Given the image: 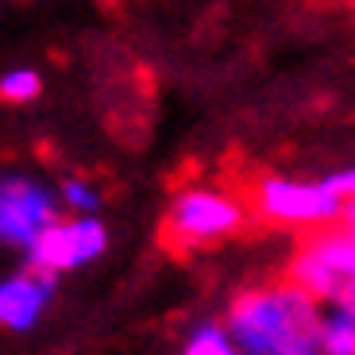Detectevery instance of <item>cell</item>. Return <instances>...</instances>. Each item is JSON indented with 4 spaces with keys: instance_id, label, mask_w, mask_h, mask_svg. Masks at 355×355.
Instances as JSON below:
<instances>
[{
    "instance_id": "obj_1",
    "label": "cell",
    "mask_w": 355,
    "mask_h": 355,
    "mask_svg": "<svg viewBox=\"0 0 355 355\" xmlns=\"http://www.w3.org/2000/svg\"><path fill=\"white\" fill-rule=\"evenodd\" d=\"M220 324L240 355H317L320 305L290 282L251 286L232 297Z\"/></svg>"
},
{
    "instance_id": "obj_2",
    "label": "cell",
    "mask_w": 355,
    "mask_h": 355,
    "mask_svg": "<svg viewBox=\"0 0 355 355\" xmlns=\"http://www.w3.org/2000/svg\"><path fill=\"white\" fill-rule=\"evenodd\" d=\"M290 286H297L320 309L355 302V228L329 224L302 240L290 263Z\"/></svg>"
},
{
    "instance_id": "obj_3",
    "label": "cell",
    "mask_w": 355,
    "mask_h": 355,
    "mask_svg": "<svg viewBox=\"0 0 355 355\" xmlns=\"http://www.w3.org/2000/svg\"><path fill=\"white\" fill-rule=\"evenodd\" d=\"M248 220V205L228 189L216 186H189L174 193L162 220V236L178 251H201L232 240Z\"/></svg>"
},
{
    "instance_id": "obj_4",
    "label": "cell",
    "mask_w": 355,
    "mask_h": 355,
    "mask_svg": "<svg viewBox=\"0 0 355 355\" xmlns=\"http://www.w3.org/2000/svg\"><path fill=\"white\" fill-rule=\"evenodd\" d=\"M251 209L278 228H329L344 216V201L329 178H290L266 174L251 193Z\"/></svg>"
},
{
    "instance_id": "obj_5",
    "label": "cell",
    "mask_w": 355,
    "mask_h": 355,
    "mask_svg": "<svg viewBox=\"0 0 355 355\" xmlns=\"http://www.w3.org/2000/svg\"><path fill=\"white\" fill-rule=\"evenodd\" d=\"M58 216L54 186L19 170H0V248L27 251Z\"/></svg>"
},
{
    "instance_id": "obj_6",
    "label": "cell",
    "mask_w": 355,
    "mask_h": 355,
    "mask_svg": "<svg viewBox=\"0 0 355 355\" xmlns=\"http://www.w3.org/2000/svg\"><path fill=\"white\" fill-rule=\"evenodd\" d=\"M108 251V228L101 216H58L51 228L24 251V266L46 278L70 275L97 263Z\"/></svg>"
},
{
    "instance_id": "obj_7",
    "label": "cell",
    "mask_w": 355,
    "mask_h": 355,
    "mask_svg": "<svg viewBox=\"0 0 355 355\" xmlns=\"http://www.w3.org/2000/svg\"><path fill=\"white\" fill-rule=\"evenodd\" d=\"M58 278H46L39 270H12L0 278V329L4 332H31L46 309L54 305Z\"/></svg>"
},
{
    "instance_id": "obj_8",
    "label": "cell",
    "mask_w": 355,
    "mask_h": 355,
    "mask_svg": "<svg viewBox=\"0 0 355 355\" xmlns=\"http://www.w3.org/2000/svg\"><path fill=\"white\" fill-rule=\"evenodd\" d=\"M54 193H58V209H66L70 216H97L101 201H105L101 186L93 182V178H85V174L66 178V182L54 189Z\"/></svg>"
},
{
    "instance_id": "obj_9",
    "label": "cell",
    "mask_w": 355,
    "mask_h": 355,
    "mask_svg": "<svg viewBox=\"0 0 355 355\" xmlns=\"http://www.w3.org/2000/svg\"><path fill=\"white\" fill-rule=\"evenodd\" d=\"M182 355H240V352H236V344L228 340L220 320H201V324L189 329Z\"/></svg>"
},
{
    "instance_id": "obj_10",
    "label": "cell",
    "mask_w": 355,
    "mask_h": 355,
    "mask_svg": "<svg viewBox=\"0 0 355 355\" xmlns=\"http://www.w3.org/2000/svg\"><path fill=\"white\" fill-rule=\"evenodd\" d=\"M39 93H43V73L31 70V66H12V70L0 73V101H8V105H31Z\"/></svg>"
},
{
    "instance_id": "obj_11",
    "label": "cell",
    "mask_w": 355,
    "mask_h": 355,
    "mask_svg": "<svg viewBox=\"0 0 355 355\" xmlns=\"http://www.w3.org/2000/svg\"><path fill=\"white\" fill-rule=\"evenodd\" d=\"M329 186L336 189V197L347 209V205L355 201V166H344V170H336V174H329Z\"/></svg>"
},
{
    "instance_id": "obj_12",
    "label": "cell",
    "mask_w": 355,
    "mask_h": 355,
    "mask_svg": "<svg viewBox=\"0 0 355 355\" xmlns=\"http://www.w3.org/2000/svg\"><path fill=\"white\" fill-rule=\"evenodd\" d=\"M344 224H347V228H355V201L344 209Z\"/></svg>"
},
{
    "instance_id": "obj_13",
    "label": "cell",
    "mask_w": 355,
    "mask_h": 355,
    "mask_svg": "<svg viewBox=\"0 0 355 355\" xmlns=\"http://www.w3.org/2000/svg\"><path fill=\"white\" fill-rule=\"evenodd\" d=\"M344 305H347V309H352V313H355V302H344Z\"/></svg>"
},
{
    "instance_id": "obj_14",
    "label": "cell",
    "mask_w": 355,
    "mask_h": 355,
    "mask_svg": "<svg viewBox=\"0 0 355 355\" xmlns=\"http://www.w3.org/2000/svg\"><path fill=\"white\" fill-rule=\"evenodd\" d=\"M317 355H320V352H317Z\"/></svg>"
}]
</instances>
